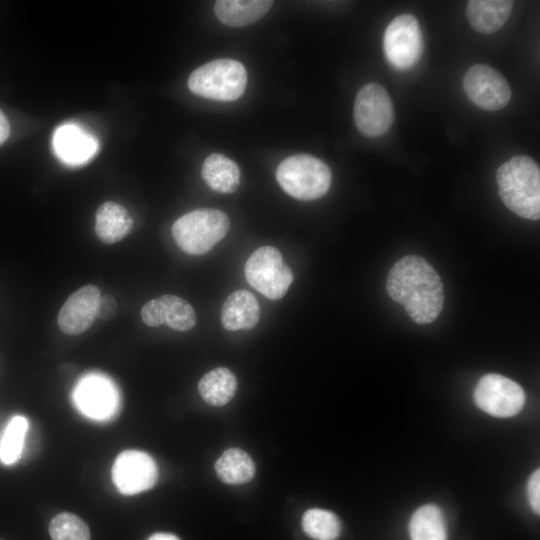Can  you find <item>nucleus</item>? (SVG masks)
<instances>
[{
	"label": "nucleus",
	"instance_id": "nucleus-1",
	"mask_svg": "<svg viewBox=\"0 0 540 540\" xmlns=\"http://www.w3.org/2000/svg\"><path fill=\"white\" fill-rule=\"evenodd\" d=\"M386 290L395 302L404 306L418 324L433 322L444 305V289L440 276L422 257L406 255L390 269Z\"/></svg>",
	"mask_w": 540,
	"mask_h": 540
},
{
	"label": "nucleus",
	"instance_id": "nucleus-2",
	"mask_svg": "<svg viewBox=\"0 0 540 540\" xmlns=\"http://www.w3.org/2000/svg\"><path fill=\"white\" fill-rule=\"evenodd\" d=\"M496 182L509 210L525 219L540 218V170L532 158L512 157L498 168Z\"/></svg>",
	"mask_w": 540,
	"mask_h": 540
},
{
	"label": "nucleus",
	"instance_id": "nucleus-3",
	"mask_svg": "<svg viewBox=\"0 0 540 540\" xmlns=\"http://www.w3.org/2000/svg\"><path fill=\"white\" fill-rule=\"evenodd\" d=\"M229 227L225 212L201 208L178 218L172 226V236L182 251L197 256L209 252L226 236Z\"/></svg>",
	"mask_w": 540,
	"mask_h": 540
},
{
	"label": "nucleus",
	"instance_id": "nucleus-4",
	"mask_svg": "<svg viewBox=\"0 0 540 540\" xmlns=\"http://www.w3.org/2000/svg\"><path fill=\"white\" fill-rule=\"evenodd\" d=\"M277 182L291 197L309 201L324 196L331 184V171L320 159L307 154L284 159L276 171Z\"/></svg>",
	"mask_w": 540,
	"mask_h": 540
},
{
	"label": "nucleus",
	"instance_id": "nucleus-5",
	"mask_svg": "<svg viewBox=\"0 0 540 540\" xmlns=\"http://www.w3.org/2000/svg\"><path fill=\"white\" fill-rule=\"evenodd\" d=\"M247 72L233 59L210 61L189 76L188 87L194 94L217 101H234L246 88Z\"/></svg>",
	"mask_w": 540,
	"mask_h": 540
},
{
	"label": "nucleus",
	"instance_id": "nucleus-6",
	"mask_svg": "<svg viewBox=\"0 0 540 540\" xmlns=\"http://www.w3.org/2000/svg\"><path fill=\"white\" fill-rule=\"evenodd\" d=\"M244 271L247 282L270 300L281 299L294 279L280 251L272 246L256 249L246 261Z\"/></svg>",
	"mask_w": 540,
	"mask_h": 540
},
{
	"label": "nucleus",
	"instance_id": "nucleus-7",
	"mask_svg": "<svg viewBox=\"0 0 540 540\" xmlns=\"http://www.w3.org/2000/svg\"><path fill=\"white\" fill-rule=\"evenodd\" d=\"M476 405L495 417H511L523 407L526 395L515 381L496 373L484 375L474 390Z\"/></svg>",
	"mask_w": 540,
	"mask_h": 540
},
{
	"label": "nucleus",
	"instance_id": "nucleus-8",
	"mask_svg": "<svg viewBox=\"0 0 540 540\" xmlns=\"http://www.w3.org/2000/svg\"><path fill=\"white\" fill-rule=\"evenodd\" d=\"M353 114L357 128L369 137L386 133L394 120L391 98L378 83H368L358 91Z\"/></svg>",
	"mask_w": 540,
	"mask_h": 540
},
{
	"label": "nucleus",
	"instance_id": "nucleus-9",
	"mask_svg": "<svg viewBox=\"0 0 540 540\" xmlns=\"http://www.w3.org/2000/svg\"><path fill=\"white\" fill-rule=\"evenodd\" d=\"M387 60L398 69H407L419 59L422 34L417 19L411 14L395 17L387 26L383 37Z\"/></svg>",
	"mask_w": 540,
	"mask_h": 540
},
{
	"label": "nucleus",
	"instance_id": "nucleus-10",
	"mask_svg": "<svg viewBox=\"0 0 540 540\" xmlns=\"http://www.w3.org/2000/svg\"><path fill=\"white\" fill-rule=\"evenodd\" d=\"M463 88L468 98L484 110L502 109L511 99V89L506 79L484 64H475L466 71Z\"/></svg>",
	"mask_w": 540,
	"mask_h": 540
},
{
	"label": "nucleus",
	"instance_id": "nucleus-11",
	"mask_svg": "<svg viewBox=\"0 0 540 540\" xmlns=\"http://www.w3.org/2000/svg\"><path fill=\"white\" fill-rule=\"evenodd\" d=\"M158 478L154 459L140 450L121 452L112 467V479L117 490L125 495H135L151 489Z\"/></svg>",
	"mask_w": 540,
	"mask_h": 540
},
{
	"label": "nucleus",
	"instance_id": "nucleus-12",
	"mask_svg": "<svg viewBox=\"0 0 540 540\" xmlns=\"http://www.w3.org/2000/svg\"><path fill=\"white\" fill-rule=\"evenodd\" d=\"M73 399L77 409L94 420L109 419L118 407L114 385L99 374L83 377L75 387Z\"/></svg>",
	"mask_w": 540,
	"mask_h": 540
},
{
	"label": "nucleus",
	"instance_id": "nucleus-13",
	"mask_svg": "<svg viewBox=\"0 0 540 540\" xmlns=\"http://www.w3.org/2000/svg\"><path fill=\"white\" fill-rule=\"evenodd\" d=\"M100 298V290L94 285L83 286L72 293L58 313L61 331L68 335L85 332L97 318Z\"/></svg>",
	"mask_w": 540,
	"mask_h": 540
},
{
	"label": "nucleus",
	"instance_id": "nucleus-14",
	"mask_svg": "<svg viewBox=\"0 0 540 540\" xmlns=\"http://www.w3.org/2000/svg\"><path fill=\"white\" fill-rule=\"evenodd\" d=\"M142 321L149 327L167 324L177 331H188L196 325L195 310L185 299L172 294L146 302L141 309Z\"/></svg>",
	"mask_w": 540,
	"mask_h": 540
},
{
	"label": "nucleus",
	"instance_id": "nucleus-15",
	"mask_svg": "<svg viewBox=\"0 0 540 540\" xmlns=\"http://www.w3.org/2000/svg\"><path fill=\"white\" fill-rule=\"evenodd\" d=\"M52 146L56 156L70 166L87 163L99 149L97 139L74 123L63 124L54 131Z\"/></svg>",
	"mask_w": 540,
	"mask_h": 540
},
{
	"label": "nucleus",
	"instance_id": "nucleus-16",
	"mask_svg": "<svg viewBox=\"0 0 540 540\" xmlns=\"http://www.w3.org/2000/svg\"><path fill=\"white\" fill-rule=\"evenodd\" d=\"M260 319V306L249 291L238 290L225 300L221 311V323L226 330L252 329Z\"/></svg>",
	"mask_w": 540,
	"mask_h": 540
},
{
	"label": "nucleus",
	"instance_id": "nucleus-17",
	"mask_svg": "<svg viewBox=\"0 0 540 540\" xmlns=\"http://www.w3.org/2000/svg\"><path fill=\"white\" fill-rule=\"evenodd\" d=\"M513 9V1L471 0L466 6V16L472 28L483 34L499 30Z\"/></svg>",
	"mask_w": 540,
	"mask_h": 540
},
{
	"label": "nucleus",
	"instance_id": "nucleus-18",
	"mask_svg": "<svg viewBox=\"0 0 540 540\" xmlns=\"http://www.w3.org/2000/svg\"><path fill=\"white\" fill-rule=\"evenodd\" d=\"M95 220L96 235L105 244L119 242L133 226V219L127 209L112 201L98 207Z\"/></svg>",
	"mask_w": 540,
	"mask_h": 540
},
{
	"label": "nucleus",
	"instance_id": "nucleus-19",
	"mask_svg": "<svg viewBox=\"0 0 540 540\" xmlns=\"http://www.w3.org/2000/svg\"><path fill=\"white\" fill-rule=\"evenodd\" d=\"M272 5L269 0H218L215 14L224 25L242 27L258 21Z\"/></svg>",
	"mask_w": 540,
	"mask_h": 540
},
{
	"label": "nucleus",
	"instance_id": "nucleus-20",
	"mask_svg": "<svg viewBox=\"0 0 540 540\" xmlns=\"http://www.w3.org/2000/svg\"><path fill=\"white\" fill-rule=\"evenodd\" d=\"M201 174L205 183L219 193H232L239 186V167L222 154L209 155L203 163Z\"/></svg>",
	"mask_w": 540,
	"mask_h": 540
},
{
	"label": "nucleus",
	"instance_id": "nucleus-21",
	"mask_svg": "<svg viewBox=\"0 0 540 540\" xmlns=\"http://www.w3.org/2000/svg\"><path fill=\"white\" fill-rule=\"evenodd\" d=\"M237 386L236 376L231 370L226 367H217L200 379L198 391L207 404L219 407L233 398Z\"/></svg>",
	"mask_w": 540,
	"mask_h": 540
},
{
	"label": "nucleus",
	"instance_id": "nucleus-22",
	"mask_svg": "<svg viewBox=\"0 0 540 540\" xmlns=\"http://www.w3.org/2000/svg\"><path fill=\"white\" fill-rule=\"evenodd\" d=\"M215 471L224 483L244 484L254 477L255 464L244 450L229 448L217 459Z\"/></svg>",
	"mask_w": 540,
	"mask_h": 540
},
{
	"label": "nucleus",
	"instance_id": "nucleus-23",
	"mask_svg": "<svg viewBox=\"0 0 540 540\" xmlns=\"http://www.w3.org/2000/svg\"><path fill=\"white\" fill-rule=\"evenodd\" d=\"M411 540H446V523L441 509L433 504L423 505L411 517Z\"/></svg>",
	"mask_w": 540,
	"mask_h": 540
},
{
	"label": "nucleus",
	"instance_id": "nucleus-24",
	"mask_svg": "<svg viewBox=\"0 0 540 540\" xmlns=\"http://www.w3.org/2000/svg\"><path fill=\"white\" fill-rule=\"evenodd\" d=\"M304 532L315 540H336L341 531L338 517L324 509L312 508L302 517Z\"/></svg>",
	"mask_w": 540,
	"mask_h": 540
},
{
	"label": "nucleus",
	"instance_id": "nucleus-25",
	"mask_svg": "<svg viewBox=\"0 0 540 540\" xmlns=\"http://www.w3.org/2000/svg\"><path fill=\"white\" fill-rule=\"evenodd\" d=\"M29 422L22 415L14 416L7 424L0 441V460L12 465L21 457Z\"/></svg>",
	"mask_w": 540,
	"mask_h": 540
},
{
	"label": "nucleus",
	"instance_id": "nucleus-26",
	"mask_svg": "<svg viewBox=\"0 0 540 540\" xmlns=\"http://www.w3.org/2000/svg\"><path fill=\"white\" fill-rule=\"evenodd\" d=\"M49 533L52 540H90L87 524L70 512L57 514L50 522Z\"/></svg>",
	"mask_w": 540,
	"mask_h": 540
},
{
	"label": "nucleus",
	"instance_id": "nucleus-27",
	"mask_svg": "<svg viewBox=\"0 0 540 540\" xmlns=\"http://www.w3.org/2000/svg\"><path fill=\"white\" fill-rule=\"evenodd\" d=\"M527 494L530 505L535 513L539 514L540 511V472L539 469L535 470L531 475L528 486Z\"/></svg>",
	"mask_w": 540,
	"mask_h": 540
},
{
	"label": "nucleus",
	"instance_id": "nucleus-28",
	"mask_svg": "<svg viewBox=\"0 0 540 540\" xmlns=\"http://www.w3.org/2000/svg\"><path fill=\"white\" fill-rule=\"evenodd\" d=\"M116 309L117 303L112 296L101 295L97 318H100L102 320H109L115 315Z\"/></svg>",
	"mask_w": 540,
	"mask_h": 540
},
{
	"label": "nucleus",
	"instance_id": "nucleus-29",
	"mask_svg": "<svg viewBox=\"0 0 540 540\" xmlns=\"http://www.w3.org/2000/svg\"><path fill=\"white\" fill-rule=\"evenodd\" d=\"M10 134V125L9 122L4 115V113L0 110V145H2Z\"/></svg>",
	"mask_w": 540,
	"mask_h": 540
},
{
	"label": "nucleus",
	"instance_id": "nucleus-30",
	"mask_svg": "<svg viewBox=\"0 0 540 540\" xmlns=\"http://www.w3.org/2000/svg\"><path fill=\"white\" fill-rule=\"evenodd\" d=\"M148 540H180L175 534L159 532L151 535Z\"/></svg>",
	"mask_w": 540,
	"mask_h": 540
}]
</instances>
